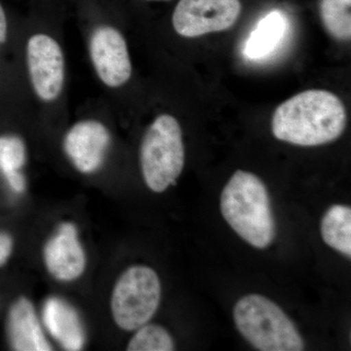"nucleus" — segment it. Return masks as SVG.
Masks as SVG:
<instances>
[{
    "mask_svg": "<svg viewBox=\"0 0 351 351\" xmlns=\"http://www.w3.org/2000/svg\"><path fill=\"white\" fill-rule=\"evenodd\" d=\"M140 162L151 191L160 193L174 186L184 166L182 128L174 117L161 114L152 122L143 138Z\"/></svg>",
    "mask_w": 351,
    "mask_h": 351,
    "instance_id": "obj_4",
    "label": "nucleus"
},
{
    "mask_svg": "<svg viewBox=\"0 0 351 351\" xmlns=\"http://www.w3.org/2000/svg\"><path fill=\"white\" fill-rule=\"evenodd\" d=\"M348 122L343 101L325 90H307L284 101L274 112V137L289 144L316 147L341 137Z\"/></svg>",
    "mask_w": 351,
    "mask_h": 351,
    "instance_id": "obj_1",
    "label": "nucleus"
},
{
    "mask_svg": "<svg viewBox=\"0 0 351 351\" xmlns=\"http://www.w3.org/2000/svg\"><path fill=\"white\" fill-rule=\"evenodd\" d=\"M5 332L9 348L16 351H50L34 304L27 298L12 302L6 314Z\"/></svg>",
    "mask_w": 351,
    "mask_h": 351,
    "instance_id": "obj_11",
    "label": "nucleus"
},
{
    "mask_svg": "<svg viewBox=\"0 0 351 351\" xmlns=\"http://www.w3.org/2000/svg\"><path fill=\"white\" fill-rule=\"evenodd\" d=\"M240 13L239 0H180L173 13V27L184 38H198L230 29Z\"/></svg>",
    "mask_w": 351,
    "mask_h": 351,
    "instance_id": "obj_6",
    "label": "nucleus"
},
{
    "mask_svg": "<svg viewBox=\"0 0 351 351\" xmlns=\"http://www.w3.org/2000/svg\"><path fill=\"white\" fill-rule=\"evenodd\" d=\"M43 258L48 272L57 280L69 282L84 274L86 254L73 223L59 226L44 246Z\"/></svg>",
    "mask_w": 351,
    "mask_h": 351,
    "instance_id": "obj_10",
    "label": "nucleus"
},
{
    "mask_svg": "<svg viewBox=\"0 0 351 351\" xmlns=\"http://www.w3.org/2000/svg\"><path fill=\"white\" fill-rule=\"evenodd\" d=\"M287 29V20L280 11L265 15L251 32L244 47L245 56L250 60H263L276 50Z\"/></svg>",
    "mask_w": 351,
    "mask_h": 351,
    "instance_id": "obj_13",
    "label": "nucleus"
},
{
    "mask_svg": "<svg viewBox=\"0 0 351 351\" xmlns=\"http://www.w3.org/2000/svg\"><path fill=\"white\" fill-rule=\"evenodd\" d=\"M160 300V279L154 269L133 265L120 276L113 288L110 299L113 320L124 331H136L154 317Z\"/></svg>",
    "mask_w": 351,
    "mask_h": 351,
    "instance_id": "obj_5",
    "label": "nucleus"
},
{
    "mask_svg": "<svg viewBox=\"0 0 351 351\" xmlns=\"http://www.w3.org/2000/svg\"><path fill=\"white\" fill-rule=\"evenodd\" d=\"M25 162L27 149L24 141L13 134L0 135V175L13 193L25 191L27 184L22 169Z\"/></svg>",
    "mask_w": 351,
    "mask_h": 351,
    "instance_id": "obj_14",
    "label": "nucleus"
},
{
    "mask_svg": "<svg viewBox=\"0 0 351 351\" xmlns=\"http://www.w3.org/2000/svg\"><path fill=\"white\" fill-rule=\"evenodd\" d=\"M43 320L51 336L66 350H82L86 341L84 326L75 307L58 297L46 300Z\"/></svg>",
    "mask_w": 351,
    "mask_h": 351,
    "instance_id": "obj_12",
    "label": "nucleus"
},
{
    "mask_svg": "<svg viewBox=\"0 0 351 351\" xmlns=\"http://www.w3.org/2000/svg\"><path fill=\"white\" fill-rule=\"evenodd\" d=\"M8 38V20L3 7L0 4V50L5 44Z\"/></svg>",
    "mask_w": 351,
    "mask_h": 351,
    "instance_id": "obj_19",
    "label": "nucleus"
},
{
    "mask_svg": "<svg viewBox=\"0 0 351 351\" xmlns=\"http://www.w3.org/2000/svg\"><path fill=\"white\" fill-rule=\"evenodd\" d=\"M240 334L261 351H302L304 339L280 306L262 295H244L233 308Z\"/></svg>",
    "mask_w": 351,
    "mask_h": 351,
    "instance_id": "obj_3",
    "label": "nucleus"
},
{
    "mask_svg": "<svg viewBox=\"0 0 351 351\" xmlns=\"http://www.w3.org/2000/svg\"><path fill=\"white\" fill-rule=\"evenodd\" d=\"M27 64L38 98L44 101L56 100L64 83V58L60 44L47 34H34L27 41Z\"/></svg>",
    "mask_w": 351,
    "mask_h": 351,
    "instance_id": "obj_7",
    "label": "nucleus"
},
{
    "mask_svg": "<svg viewBox=\"0 0 351 351\" xmlns=\"http://www.w3.org/2000/svg\"><path fill=\"white\" fill-rule=\"evenodd\" d=\"M127 346L128 351H172L175 343L167 330L156 324H145L136 330Z\"/></svg>",
    "mask_w": 351,
    "mask_h": 351,
    "instance_id": "obj_17",
    "label": "nucleus"
},
{
    "mask_svg": "<svg viewBox=\"0 0 351 351\" xmlns=\"http://www.w3.org/2000/svg\"><path fill=\"white\" fill-rule=\"evenodd\" d=\"M110 131L97 120H82L71 127L64 138V151L76 170L92 174L101 167L108 147Z\"/></svg>",
    "mask_w": 351,
    "mask_h": 351,
    "instance_id": "obj_9",
    "label": "nucleus"
},
{
    "mask_svg": "<svg viewBox=\"0 0 351 351\" xmlns=\"http://www.w3.org/2000/svg\"><path fill=\"white\" fill-rule=\"evenodd\" d=\"M321 235L325 243L351 257V209L345 205H332L321 221Z\"/></svg>",
    "mask_w": 351,
    "mask_h": 351,
    "instance_id": "obj_15",
    "label": "nucleus"
},
{
    "mask_svg": "<svg viewBox=\"0 0 351 351\" xmlns=\"http://www.w3.org/2000/svg\"><path fill=\"white\" fill-rule=\"evenodd\" d=\"M351 0H322L321 19L332 38L350 40L351 36Z\"/></svg>",
    "mask_w": 351,
    "mask_h": 351,
    "instance_id": "obj_16",
    "label": "nucleus"
},
{
    "mask_svg": "<svg viewBox=\"0 0 351 351\" xmlns=\"http://www.w3.org/2000/svg\"><path fill=\"white\" fill-rule=\"evenodd\" d=\"M221 212L233 230L247 243L267 248L276 235L269 191L253 173L239 170L221 195Z\"/></svg>",
    "mask_w": 351,
    "mask_h": 351,
    "instance_id": "obj_2",
    "label": "nucleus"
},
{
    "mask_svg": "<svg viewBox=\"0 0 351 351\" xmlns=\"http://www.w3.org/2000/svg\"><path fill=\"white\" fill-rule=\"evenodd\" d=\"M89 53L95 71L108 87L125 84L132 75V64L125 38L110 25L95 29L89 43Z\"/></svg>",
    "mask_w": 351,
    "mask_h": 351,
    "instance_id": "obj_8",
    "label": "nucleus"
},
{
    "mask_svg": "<svg viewBox=\"0 0 351 351\" xmlns=\"http://www.w3.org/2000/svg\"><path fill=\"white\" fill-rule=\"evenodd\" d=\"M14 239L6 230H0V269L5 267L12 257Z\"/></svg>",
    "mask_w": 351,
    "mask_h": 351,
    "instance_id": "obj_18",
    "label": "nucleus"
}]
</instances>
